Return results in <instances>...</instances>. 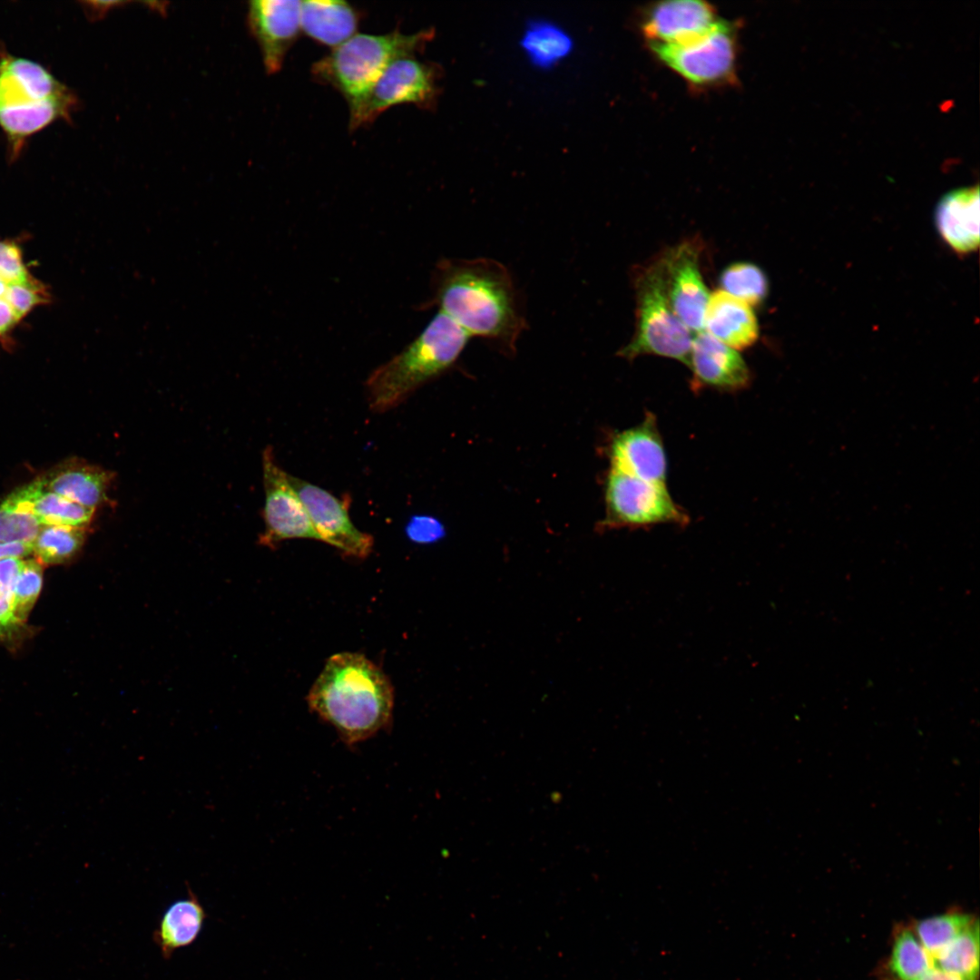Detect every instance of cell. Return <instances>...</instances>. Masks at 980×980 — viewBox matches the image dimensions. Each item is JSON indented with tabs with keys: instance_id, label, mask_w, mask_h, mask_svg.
Wrapping results in <instances>:
<instances>
[{
	"instance_id": "4316f807",
	"label": "cell",
	"mask_w": 980,
	"mask_h": 980,
	"mask_svg": "<svg viewBox=\"0 0 980 980\" xmlns=\"http://www.w3.org/2000/svg\"><path fill=\"white\" fill-rule=\"evenodd\" d=\"M721 290L750 307L760 305L768 296L766 274L751 262H735L726 267L719 279Z\"/></svg>"
},
{
	"instance_id": "2e32d148",
	"label": "cell",
	"mask_w": 980,
	"mask_h": 980,
	"mask_svg": "<svg viewBox=\"0 0 980 980\" xmlns=\"http://www.w3.org/2000/svg\"><path fill=\"white\" fill-rule=\"evenodd\" d=\"M697 387L738 391L750 383V371L740 353L719 341L706 331L692 338L688 366Z\"/></svg>"
},
{
	"instance_id": "4fadbf2b",
	"label": "cell",
	"mask_w": 980,
	"mask_h": 980,
	"mask_svg": "<svg viewBox=\"0 0 980 980\" xmlns=\"http://www.w3.org/2000/svg\"><path fill=\"white\" fill-rule=\"evenodd\" d=\"M299 0L250 1L248 25L257 41L268 74L282 67L285 56L300 29Z\"/></svg>"
},
{
	"instance_id": "484cf974",
	"label": "cell",
	"mask_w": 980,
	"mask_h": 980,
	"mask_svg": "<svg viewBox=\"0 0 980 980\" xmlns=\"http://www.w3.org/2000/svg\"><path fill=\"white\" fill-rule=\"evenodd\" d=\"M86 529L46 524L40 529L33 552L42 564H54L71 559L83 546Z\"/></svg>"
},
{
	"instance_id": "e0dca14e",
	"label": "cell",
	"mask_w": 980,
	"mask_h": 980,
	"mask_svg": "<svg viewBox=\"0 0 980 980\" xmlns=\"http://www.w3.org/2000/svg\"><path fill=\"white\" fill-rule=\"evenodd\" d=\"M936 229L953 250L967 254L979 246L978 185L946 193L935 211Z\"/></svg>"
},
{
	"instance_id": "1f68e13d",
	"label": "cell",
	"mask_w": 980,
	"mask_h": 980,
	"mask_svg": "<svg viewBox=\"0 0 980 980\" xmlns=\"http://www.w3.org/2000/svg\"><path fill=\"white\" fill-rule=\"evenodd\" d=\"M4 298L20 319L36 305L49 302V295L43 284L32 277L7 284Z\"/></svg>"
},
{
	"instance_id": "f1b7e54d",
	"label": "cell",
	"mask_w": 980,
	"mask_h": 980,
	"mask_svg": "<svg viewBox=\"0 0 980 980\" xmlns=\"http://www.w3.org/2000/svg\"><path fill=\"white\" fill-rule=\"evenodd\" d=\"M43 583V564L36 559L23 560L15 588V614L19 623L28 616Z\"/></svg>"
},
{
	"instance_id": "7402d4cb",
	"label": "cell",
	"mask_w": 980,
	"mask_h": 980,
	"mask_svg": "<svg viewBox=\"0 0 980 980\" xmlns=\"http://www.w3.org/2000/svg\"><path fill=\"white\" fill-rule=\"evenodd\" d=\"M206 914L190 890L187 897L172 903L162 914L154 940L169 958L173 951L192 944L201 931Z\"/></svg>"
},
{
	"instance_id": "8d00e7d4",
	"label": "cell",
	"mask_w": 980,
	"mask_h": 980,
	"mask_svg": "<svg viewBox=\"0 0 980 980\" xmlns=\"http://www.w3.org/2000/svg\"><path fill=\"white\" fill-rule=\"evenodd\" d=\"M917 980H965L956 975L946 972L936 966L930 968Z\"/></svg>"
},
{
	"instance_id": "44dd1931",
	"label": "cell",
	"mask_w": 980,
	"mask_h": 980,
	"mask_svg": "<svg viewBox=\"0 0 980 980\" xmlns=\"http://www.w3.org/2000/svg\"><path fill=\"white\" fill-rule=\"evenodd\" d=\"M359 15L345 1L300 2V29L324 45L337 47L356 34Z\"/></svg>"
},
{
	"instance_id": "83f0119b",
	"label": "cell",
	"mask_w": 980,
	"mask_h": 980,
	"mask_svg": "<svg viewBox=\"0 0 980 980\" xmlns=\"http://www.w3.org/2000/svg\"><path fill=\"white\" fill-rule=\"evenodd\" d=\"M975 919L970 914L948 912L918 920L913 931L933 958Z\"/></svg>"
},
{
	"instance_id": "d4e9b609",
	"label": "cell",
	"mask_w": 980,
	"mask_h": 980,
	"mask_svg": "<svg viewBox=\"0 0 980 980\" xmlns=\"http://www.w3.org/2000/svg\"><path fill=\"white\" fill-rule=\"evenodd\" d=\"M934 966L931 956L914 931L901 928L895 935L887 969L893 980H917Z\"/></svg>"
},
{
	"instance_id": "30bf717a",
	"label": "cell",
	"mask_w": 980,
	"mask_h": 980,
	"mask_svg": "<svg viewBox=\"0 0 980 980\" xmlns=\"http://www.w3.org/2000/svg\"><path fill=\"white\" fill-rule=\"evenodd\" d=\"M261 460L264 531L259 537V544L275 548L289 539L321 541L289 474L279 466L271 446L264 448Z\"/></svg>"
},
{
	"instance_id": "3957f363",
	"label": "cell",
	"mask_w": 980,
	"mask_h": 980,
	"mask_svg": "<svg viewBox=\"0 0 980 980\" xmlns=\"http://www.w3.org/2000/svg\"><path fill=\"white\" fill-rule=\"evenodd\" d=\"M468 338L438 311L413 341L368 377L365 388L370 410L384 413L395 408L418 387L450 368Z\"/></svg>"
},
{
	"instance_id": "f546056e",
	"label": "cell",
	"mask_w": 980,
	"mask_h": 980,
	"mask_svg": "<svg viewBox=\"0 0 980 980\" xmlns=\"http://www.w3.org/2000/svg\"><path fill=\"white\" fill-rule=\"evenodd\" d=\"M21 558L0 560V638L6 635L17 624L15 614V588L22 566Z\"/></svg>"
},
{
	"instance_id": "277c9868",
	"label": "cell",
	"mask_w": 980,
	"mask_h": 980,
	"mask_svg": "<svg viewBox=\"0 0 980 980\" xmlns=\"http://www.w3.org/2000/svg\"><path fill=\"white\" fill-rule=\"evenodd\" d=\"M76 103L74 94L38 63L0 56V126L14 154L27 137L69 117Z\"/></svg>"
},
{
	"instance_id": "5b68a950",
	"label": "cell",
	"mask_w": 980,
	"mask_h": 980,
	"mask_svg": "<svg viewBox=\"0 0 980 980\" xmlns=\"http://www.w3.org/2000/svg\"><path fill=\"white\" fill-rule=\"evenodd\" d=\"M433 36V30L355 34L314 63L311 72L315 79L337 89L349 105L368 91L391 62L415 55Z\"/></svg>"
},
{
	"instance_id": "9a60e30c",
	"label": "cell",
	"mask_w": 980,
	"mask_h": 980,
	"mask_svg": "<svg viewBox=\"0 0 980 980\" xmlns=\"http://www.w3.org/2000/svg\"><path fill=\"white\" fill-rule=\"evenodd\" d=\"M611 467L666 485L667 456L656 419L648 413L637 426L617 434L610 446Z\"/></svg>"
},
{
	"instance_id": "52a82bcc",
	"label": "cell",
	"mask_w": 980,
	"mask_h": 980,
	"mask_svg": "<svg viewBox=\"0 0 980 980\" xmlns=\"http://www.w3.org/2000/svg\"><path fill=\"white\" fill-rule=\"evenodd\" d=\"M738 27L720 20L701 36L679 44L648 43L662 64L695 89L732 83L736 80Z\"/></svg>"
},
{
	"instance_id": "603a6c76",
	"label": "cell",
	"mask_w": 980,
	"mask_h": 980,
	"mask_svg": "<svg viewBox=\"0 0 980 980\" xmlns=\"http://www.w3.org/2000/svg\"><path fill=\"white\" fill-rule=\"evenodd\" d=\"M934 966L965 980H978L979 922L975 918L933 958Z\"/></svg>"
},
{
	"instance_id": "5bb4252c",
	"label": "cell",
	"mask_w": 980,
	"mask_h": 980,
	"mask_svg": "<svg viewBox=\"0 0 980 980\" xmlns=\"http://www.w3.org/2000/svg\"><path fill=\"white\" fill-rule=\"evenodd\" d=\"M719 21L716 9L707 2L673 0L647 6L640 25L648 43L679 44L701 36Z\"/></svg>"
},
{
	"instance_id": "836d02e7",
	"label": "cell",
	"mask_w": 980,
	"mask_h": 980,
	"mask_svg": "<svg viewBox=\"0 0 980 980\" xmlns=\"http://www.w3.org/2000/svg\"><path fill=\"white\" fill-rule=\"evenodd\" d=\"M406 534L416 544H431L444 535V528L436 519L425 516H413L406 525Z\"/></svg>"
},
{
	"instance_id": "4dcf8cb0",
	"label": "cell",
	"mask_w": 980,
	"mask_h": 980,
	"mask_svg": "<svg viewBox=\"0 0 980 980\" xmlns=\"http://www.w3.org/2000/svg\"><path fill=\"white\" fill-rule=\"evenodd\" d=\"M43 524L32 514L0 504V543L34 544Z\"/></svg>"
},
{
	"instance_id": "74e56055",
	"label": "cell",
	"mask_w": 980,
	"mask_h": 980,
	"mask_svg": "<svg viewBox=\"0 0 980 980\" xmlns=\"http://www.w3.org/2000/svg\"><path fill=\"white\" fill-rule=\"evenodd\" d=\"M7 283L0 279V298L4 297L6 290Z\"/></svg>"
},
{
	"instance_id": "cb8c5ba5",
	"label": "cell",
	"mask_w": 980,
	"mask_h": 980,
	"mask_svg": "<svg viewBox=\"0 0 980 980\" xmlns=\"http://www.w3.org/2000/svg\"><path fill=\"white\" fill-rule=\"evenodd\" d=\"M521 44L531 62L542 68L551 67L573 49V40L563 29L544 21L529 24Z\"/></svg>"
},
{
	"instance_id": "d6986e66",
	"label": "cell",
	"mask_w": 980,
	"mask_h": 980,
	"mask_svg": "<svg viewBox=\"0 0 980 980\" xmlns=\"http://www.w3.org/2000/svg\"><path fill=\"white\" fill-rule=\"evenodd\" d=\"M704 328L708 334L737 351L751 347L760 335L751 307L721 289L710 294Z\"/></svg>"
},
{
	"instance_id": "8992f818",
	"label": "cell",
	"mask_w": 980,
	"mask_h": 980,
	"mask_svg": "<svg viewBox=\"0 0 980 980\" xmlns=\"http://www.w3.org/2000/svg\"><path fill=\"white\" fill-rule=\"evenodd\" d=\"M634 290L635 330L618 355L629 360L659 356L689 366L693 335L670 305L659 258L638 271Z\"/></svg>"
},
{
	"instance_id": "ba28073f",
	"label": "cell",
	"mask_w": 980,
	"mask_h": 980,
	"mask_svg": "<svg viewBox=\"0 0 980 980\" xmlns=\"http://www.w3.org/2000/svg\"><path fill=\"white\" fill-rule=\"evenodd\" d=\"M687 514L666 485L652 483L610 467L605 482V516L598 530L645 528L661 524L684 525Z\"/></svg>"
},
{
	"instance_id": "8fae6325",
	"label": "cell",
	"mask_w": 980,
	"mask_h": 980,
	"mask_svg": "<svg viewBox=\"0 0 980 980\" xmlns=\"http://www.w3.org/2000/svg\"><path fill=\"white\" fill-rule=\"evenodd\" d=\"M289 478L321 542L350 557L364 559L370 554L374 539L353 524L349 515L348 496L337 497L328 490L290 474Z\"/></svg>"
},
{
	"instance_id": "7a4b0ae2",
	"label": "cell",
	"mask_w": 980,
	"mask_h": 980,
	"mask_svg": "<svg viewBox=\"0 0 980 980\" xmlns=\"http://www.w3.org/2000/svg\"><path fill=\"white\" fill-rule=\"evenodd\" d=\"M307 701L344 743L353 746L390 725L394 691L387 675L366 656L339 652L327 660Z\"/></svg>"
},
{
	"instance_id": "d6a6232c",
	"label": "cell",
	"mask_w": 980,
	"mask_h": 980,
	"mask_svg": "<svg viewBox=\"0 0 980 980\" xmlns=\"http://www.w3.org/2000/svg\"><path fill=\"white\" fill-rule=\"evenodd\" d=\"M30 277L24 265L20 248L10 241H0V279L9 284L26 280Z\"/></svg>"
},
{
	"instance_id": "7c38bea8",
	"label": "cell",
	"mask_w": 980,
	"mask_h": 980,
	"mask_svg": "<svg viewBox=\"0 0 980 980\" xmlns=\"http://www.w3.org/2000/svg\"><path fill=\"white\" fill-rule=\"evenodd\" d=\"M701 245L687 240L668 249L659 259L670 305L691 333L703 330L710 293L701 271Z\"/></svg>"
},
{
	"instance_id": "9c48e42d",
	"label": "cell",
	"mask_w": 980,
	"mask_h": 980,
	"mask_svg": "<svg viewBox=\"0 0 980 980\" xmlns=\"http://www.w3.org/2000/svg\"><path fill=\"white\" fill-rule=\"evenodd\" d=\"M435 65L413 56L391 62L368 91L348 105L349 129L370 123L388 108L411 103L421 108L434 106L437 97Z\"/></svg>"
},
{
	"instance_id": "6da1fadb",
	"label": "cell",
	"mask_w": 980,
	"mask_h": 980,
	"mask_svg": "<svg viewBox=\"0 0 980 980\" xmlns=\"http://www.w3.org/2000/svg\"><path fill=\"white\" fill-rule=\"evenodd\" d=\"M431 283L432 299L426 306H437L469 337L514 354L526 323L511 274L502 263L486 258L443 259Z\"/></svg>"
},
{
	"instance_id": "e575fe53",
	"label": "cell",
	"mask_w": 980,
	"mask_h": 980,
	"mask_svg": "<svg viewBox=\"0 0 980 980\" xmlns=\"http://www.w3.org/2000/svg\"><path fill=\"white\" fill-rule=\"evenodd\" d=\"M33 552V545L24 543H0V560L5 558H23Z\"/></svg>"
},
{
	"instance_id": "d590c367",
	"label": "cell",
	"mask_w": 980,
	"mask_h": 980,
	"mask_svg": "<svg viewBox=\"0 0 980 980\" xmlns=\"http://www.w3.org/2000/svg\"><path fill=\"white\" fill-rule=\"evenodd\" d=\"M20 318L4 297L0 298V335L9 330Z\"/></svg>"
},
{
	"instance_id": "ac0fdd59",
	"label": "cell",
	"mask_w": 980,
	"mask_h": 980,
	"mask_svg": "<svg viewBox=\"0 0 980 980\" xmlns=\"http://www.w3.org/2000/svg\"><path fill=\"white\" fill-rule=\"evenodd\" d=\"M114 473L81 460H71L39 481L48 490L84 507L93 509L112 502L108 493Z\"/></svg>"
},
{
	"instance_id": "ffe728a7",
	"label": "cell",
	"mask_w": 980,
	"mask_h": 980,
	"mask_svg": "<svg viewBox=\"0 0 980 980\" xmlns=\"http://www.w3.org/2000/svg\"><path fill=\"white\" fill-rule=\"evenodd\" d=\"M2 504L34 514L43 525L57 524L86 529L95 510L74 503L48 489L39 479L9 495Z\"/></svg>"
}]
</instances>
